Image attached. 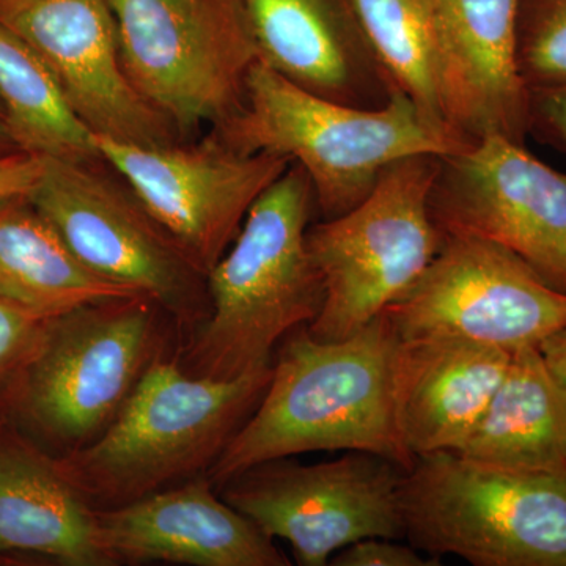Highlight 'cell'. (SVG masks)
I'll use <instances>...</instances> for the list:
<instances>
[{
    "label": "cell",
    "instance_id": "16",
    "mask_svg": "<svg viewBox=\"0 0 566 566\" xmlns=\"http://www.w3.org/2000/svg\"><path fill=\"white\" fill-rule=\"evenodd\" d=\"M520 0H436L446 120L468 142L526 145L531 88L517 65Z\"/></svg>",
    "mask_w": 566,
    "mask_h": 566
},
{
    "label": "cell",
    "instance_id": "21",
    "mask_svg": "<svg viewBox=\"0 0 566 566\" xmlns=\"http://www.w3.org/2000/svg\"><path fill=\"white\" fill-rule=\"evenodd\" d=\"M136 294L81 263L29 197L0 203V300L54 318L80 305Z\"/></svg>",
    "mask_w": 566,
    "mask_h": 566
},
{
    "label": "cell",
    "instance_id": "9",
    "mask_svg": "<svg viewBox=\"0 0 566 566\" xmlns=\"http://www.w3.org/2000/svg\"><path fill=\"white\" fill-rule=\"evenodd\" d=\"M103 163L44 158L29 200L88 270L151 297L191 335L210 315L207 274Z\"/></svg>",
    "mask_w": 566,
    "mask_h": 566
},
{
    "label": "cell",
    "instance_id": "17",
    "mask_svg": "<svg viewBox=\"0 0 566 566\" xmlns=\"http://www.w3.org/2000/svg\"><path fill=\"white\" fill-rule=\"evenodd\" d=\"M260 59L304 91L359 107L398 93L353 0H243Z\"/></svg>",
    "mask_w": 566,
    "mask_h": 566
},
{
    "label": "cell",
    "instance_id": "4",
    "mask_svg": "<svg viewBox=\"0 0 566 566\" xmlns=\"http://www.w3.org/2000/svg\"><path fill=\"white\" fill-rule=\"evenodd\" d=\"M273 365L233 379L189 374L178 354L153 363L91 444L57 457L95 510L115 509L208 475L270 385Z\"/></svg>",
    "mask_w": 566,
    "mask_h": 566
},
{
    "label": "cell",
    "instance_id": "22",
    "mask_svg": "<svg viewBox=\"0 0 566 566\" xmlns=\"http://www.w3.org/2000/svg\"><path fill=\"white\" fill-rule=\"evenodd\" d=\"M0 104L21 151L63 161H103L95 136L71 109L46 63L2 24Z\"/></svg>",
    "mask_w": 566,
    "mask_h": 566
},
{
    "label": "cell",
    "instance_id": "8",
    "mask_svg": "<svg viewBox=\"0 0 566 566\" xmlns=\"http://www.w3.org/2000/svg\"><path fill=\"white\" fill-rule=\"evenodd\" d=\"M126 76L186 137L243 107L260 59L243 0H109Z\"/></svg>",
    "mask_w": 566,
    "mask_h": 566
},
{
    "label": "cell",
    "instance_id": "1",
    "mask_svg": "<svg viewBox=\"0 0 566 566\" xmlns=\"http://www.w3.org/2000/svg\"><path fill=\"white\" fill-rule=\"evenodd\" d=\"M397 338L385 315L344 340H316L307 326L286 335L262 400L208 472L212 485L308 452L374 453L411 468L394 416Z\"/></svg>",
    "mask_w": 566,
    "mask_h": 566
},
{
    "label": "cell",
    "instance_id": "13",
    "mask_svg": "<svg viewBox=\"0 0 566 566\" xmlns=\"http://www.w3.org/2000/svg\"><path fill=\"white\" fill-rule=\"evenodd\" d=\"M430 207L444 237L502 245L566 294V174L526 145L486 136L441 158Z\"/></svg>",
    "mask_w": 566,
    "mask_h": 566
},
{
    "label": "cell",
    "instance_id": "10",
    "mask_svg": "<svg viewBox=\"0 0 566 566\" xmlns=\"http://www.w3.org/2000/svg\"><path fill=\"white\" fill-rule=\"evenodd\" d=\"M405 471L365 452L315 464L285 457L251 465L218 491L264 535L290 543L297 564L324 566L360 539L405 538Z\"/></svg>",
    "mask_w": 566,
    "mask_h": 566
},
{
    "label": "cell",
    "instance_id": "26",
    "mask_svg": "<svg viewBox=\"0 0 566 566\" xmlns=\"http://www.w3.org/2000/svg\"><path fill=\"white\" fill-rule=\"evenodd\" d=\"M329 565L334 566H439V558L424 557L411 545L397 539L365 538L338 551Z\"/></svg>",
    "mask_w": 566,
    "mask_h": 566
},
{
    "label": "cell",
    "instance_id": "25",
    "mask_svg": "<svg viewBox=\"0 0 566 566\" xmlns=\"http://www.w3.org/2000/svg\"><path fill=\"white\" fill-rule=\"evenodd\" d=\"M48 319L0 300V397L35 352Z\"/></svg>",
    "mask_w": 566,
    "mask_h": 566
},
{
    "label": "cell",
    "instance_id": "3",
    "mask_svg": "<svg viewBox=\"0 0 566 566\" xmlns=\"http://www.w3.org/2000/svg\"><path fill=\"white\" fill-rule=\"evenodd\" d=\"M214 133L237 151L303 167L323 219L357 207L392 164L446 158L472 144L401 93L382 106H352L297 87L262 61L251 71L243 107Z\"/></svg>",
    "mask_w": 566,
    "mask_h": 566
},
{
    "label": "cell",
    "instance_id": "24",
    "mask_svg": "<svg viewBox=\"0 0 566 566\" xmlns=\"http://www.w3.org/2000/svg\"><path fill=\"white\" fill-rule=\"evenodd\" d=\"M517 65L531 91L566 85V0H520Z\"/></svg>",
    "mask_w": 566,
    "mask_h": 566
},
{
    "label": "cell",
    "instance_id": "2",
    "mask_svg": "<svg viewBox=\"0 0 566 566\" xmlns=\"http://www.w3.org/2000/svg\"><path fill=\"white\" fill-rule=\"evenodd\" d=\"M314 208L312 182L294 163L252 205L207 275V322L177 353L189 374L233 379L271 367L275 346L319 315L323 281L307 245Z\"/></svg>",
    "mask_w": 566,
    "mask_h": 566
},
{
    "label": "cell",
    "instance_id": "11",
    "mask_svg": "<svg viewBox=\"0 0 566 566\" xmlns=\"http://www.w3.org/2000/svg\"><path fill=\"white\" fill-rule=\"evenodd\" d=\"M382 315L400 338H460L513 353L566 329V294L502 245L450 234Z\"/></svg>",
    "mask_w": 566,
    "mask_h": 566
},
{
    "label": "cell",
    "instance_id": "23",
    "mask_svg": "<svg viewBox=\"0 0 566 566\" xmlns=\"http://www.w3.org/2000/svg\"><path fill=\"white\" fill-rule=\"evenodd\" d=\"M376 59L401 95L446 123L436 0H353ZM450 126V125H449ZM452 128V126H450Z\"/></svg>",
    "mask_w": 566,
    "mask_h": 566
},
{
    "label": "cell",
    "instance_id": "15",
    "mask_svg": "<svg viewBox=\"0 0 566 566\" xmlns=\"http://www.w3.org/2000/svg\"><path fill=\"white\" fill-rule=\"evenodd\" d=\"M112 564L290 566L251 520L223 501L207 474L129 504L96 510Z\"/></svg>",
    "mask_w": 566,
    "mask_h": 566
},
{
    "label": "cell",
    "instance_id": "14",
    "mask_svg": "<svg viewBox=\"0 0 566 566\" xmlns=\"http://www.w3.org/2000/svg\"><path fill=\"white\" fill-rule=\"evenodd\" d=\"M0 24L46 63L93 136L150 147L181 139L126 76L109 0H0Z\"/></svg>",
    "mask_w": 566,
    "mask_h": 566
},
{
    "label": "cell",
    "instance_id": "7",
    "mask_svg": "<svg viewBox=\"0 0 566 566\" xmlns=\"http://www.w3.org/2000/svg\"><path fill=\"white\" fill-rule=\"evenodd\" d=\"M439 163L428 155L401 159L353 210L308 227V251L324 289L322 312L307 326L316 340L359 333L433 262L444 241L430 207Z\"/></svg>",
    "mask_w": 566,
    "mask_h": 566
},
{
    "label": "cell",
    "instance_id": "19",
    "mask_svg": "<svg viewBox=\"0 0 566 566\" xmlns=\"http://www.w3.org/2000/svg\"><path fill=\"white\" fill-rule=\"evenodd\" d=\"M28 553L69 566H114L96 510L48 455L0 428V554Z\"/></svg>",
    "mask_w": 566,
    "mask_h": 566
},
{
    "label": "cell",
    "instance_id": "6",
    "mask_svg": "<svg viewBox=\"0 0 566 566\" xmlns=\"http://www.w3.org/2000/svg\"><path fill=\"white\" fill-rule=\"evenodd\" d=\"M405 538L475 566H566V475L520 474L458 455L417 457L400 485Z\"/></svg>",
    "mask_w": 566,
    "mask_h": 566
},
{
    "label": "cell",
    "instance_id": "27",
    "mask_svg": "<svg viewBox=\"0 0 566 566\" xmlns=\"http://www.w3.org/2000/svg\"><path fill=\"white\" fill-rule=\"evenodd\" d=\"M531 134L566 151V85L531 91Z\"/></svg>",
    "mask_w": 566,
    "mask_h": 566
},
{
    "label": "cell",
    "instance_id": "28",
    "mask_svg": "<svg viewBox=\"0 0 566 566\" xmlns=\"http://www.w3.org/2000/svg\"><path fill=\"white\" fill-rule=\"evenodd\" d=\"M44 158L28 151L0 156V203L29 197L43 174Z\"/></svg>",
    "mask_w": 566,
    "mask_h": 566
},
{
    "label": "cell",
    "instance_id": "18",
    "mask_svg": "<svg viewBox=\"0 0 566 566\" xmlns=\"http://www.w3.org/2000/svg\"><path fill=\"white\" fill-rule=\"evenodd\" d=\"M512 353L460 338H397L395 423L411 457L457 452L509 368Z\"/></svg>",
    "mask_w": 566,
    "mask_h": 566
},
{
    "label": "cell",
    "instance_id": "30",
    "mask_svg": "<svg viewBox=\"0 0 566 566\" xmlns=\"http://www.w3.org/2000/svg\"><path fill=\"white\" fill-rule=\"evenodd\" d=\"M21 151L11 136L9 122H7L6 111L0 104V156L10 155V153Z\"/></svg>",
    "mask_w": 566,
    "mask_h": 566
},
{
    "label": "cell",
    "instance_id": "29",
    "mask_svg": "<svg viewBox=\"0 0 566 566\" xmlns=\"http://www.w3.org/2000/svg\"><path fill=\"white\" fill-rule=\"evenodd\" d=\"M539 353L566 398V329L543 342Z\"/></svg>",
    "mask_w": 566,
    "mask_h": 566
},
{
    "label": "cell",
    "instance_id": "5",
    "mask_svg": "<svg viewBox=\"0 0 566 566\" xmlns=\"http://www.w3.org/2000/svg\"><path fill=\"white\" fill-rule=\"evenodd\" d=\"M170 326L172 318L144 294L80 305L48 319L3 397L62 455L80 450L109 427L167 354Z\"/></svg>",
    "mask_w": 566,
    "mask_h": 566
},
{
    "label": "cell",
    "instance_id": "12",
    "mask_svg": "<svg viewBox=\"0 0 566 566\" xmlns=\"http://www.w3.org/2000/svg\"><path fill=\"white\" fill-rule=\"evenodd\" d=\"M104 163L208 275L229 251L252 205L289 159L237 151L214 132L196 144L136 145L95 136Z\"/></svg>",
    "mask_w": 566,
    "mask_h": 566
},
{
    "label": "cell",
    "instance_id": "20",
    "mask_svg": "<svg viewBox=\"0 0 566 566\" xmlns=\"http://www.w3.org/2000/svg\"><path fill=\"white\" fill-rule=\"evenodd\" d=\"M458 455L520 474L566 475V398L539 348L512 353Z\"/></svg>",
    "mask_w": 566,
    "mask_h": 566
}]
</instances>
